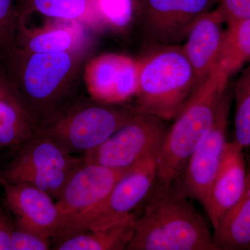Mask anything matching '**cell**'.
Returning <instances> with one entry per match:
<instances>
[{"label": "cell", "mask_w": 250, "mask_h": 250, "mask_svg": "<svg viewBox=\"0 0 250 250\" xmlns=\"http://www.w3.org/2000/svg\"><path fill=\"white\" fill-rule=\"evenodd\" d=\"M26 22L18 21L16 45L27 52H69L93 42V39L87 33L90 30L77 21L54 20L39 29H29Z\"/></svg>", "instance_id": "2e32d148"}, {"label": "cell", "mask_w": 250, "mask_h": 250, "mask_svg": "<svg viewBox=\"0 0 250 250\" xmlns=\"http://www.w3.org/2000/svg\"><path fill=\"white\" fill-rule=\"evenodd\" d=\"M129 170H114L86 162L83 159V163L67 181L56 202L60 213L61 226L54 239L69 225L101 205L118 181Z\"/></svg>", "instance_id": "8fae6325"}, {"label": "cell", "mask_w": 250, "mask_h": 250, "mask_svg": "<svg viewBox=\"0 0 250 250\" xmlns=\"http://www.w3.org/2000/svg\"><path fill=\"white\" fill-rule=\"evenodd\" d=\"M215 0H141L136 25L145 46L180 45Z\"/></svg>", "instance_id": "9c48e42d"}, {"label": "cell", "mask_w": 250, "mask_h": 250, "mask_svg": "<svg viewBox=\"0 0 250 250\" xmlns=\"http://www.w3.org/2000/svg\"><path fill=\"white\" fill-rule=\"evenodd\" d=\"M227 25L217 65L231 77L250 62V18Z\"/></svg>", "instance_id": "44dd1931"}, {"label": "cell", "mask_w": 250, "mask_h": 250, "mask_svg": "<svg viewBox=\"0 0 250 250\" xmlns=\"http://www.w3.org/2000/svg\"><path fill=\"white\" fill-rule=\"evenodd\" d=\"M217 8L227 24L250 18V0H220Z\"/></svg>", "instance_id": "484cf974"}, {"label": "cell", "mask_w": 250, "mask_h": 250, "mask_svg": "<svg viewBox=\"0 0 250 250\" xmlns=\"http://www.w3.org/2000/svg\"><path fill=\"white\" fill-rule=\"evenodd\" d=\"M230 77L218 65L192 93L174 118L157 156V181L174 183L214 125Z\"/></svg>", "instance_id": "3957f363"}, {"label": "cell", "mask_w": 250, "mask_h": 250, "mask_svg": "<svg viewBox=\"0 0 250 250\" xmlns=\"http://www.w3.org/2000/svg\"><path fill=\"white\" fill-rule=\"evenodd\" d=\"M147 197L128 250H218L205 219L177 183L159 182Z\"/></svg>", "instance_id": "7a4b0ae2"}, {"label": "cell", "mask_w": 250, "mask_h": 250, "mask_svg": "<svg viewBox=\"0 0 250 250\" xmlns=\"http://www.w3.org/2000/svg\"><path fill=\"white\" fill-rule=\"evenodd\" d=\"M136 110L174 119L197 89L195 75L180 45L147 46L139 58Z\"/></svg>", "instance_id": "277c9868"}, {"label": "cell", "mask_w": 250, "mask_h": 250, "mask_svg": "<svg viewBox=\"0 0 250 250\" xmlns=\"http://www.w3.org/2000/svg\"><path fill=\"white\" fill-rule=\"evenodd\" d=\"M136 214L126 220L101 229L88 230L75 233L57 242V250H126L134 232Z\"/></svg>", "instance_id": "ac0fdd59"}, {"label": "cell", "mask_w": 250, "mask_h": 250, "mask_svg": "<svg viewBox=\"0 0 250 250\" xmlns=\"http://www.w3.org/2000/svg\"><path fill=\"white\" fill-rule=\"evenodd\" d=\"M136 108L100 103L93 99L66 103L41 123L37 131L70 154L85 155L127 123Z\"/></svg>", "instance_id": "5b68a950"}, {"label": "cell", "mask_w": 250, "mask_h": 250, "mask_svg": "<svg viewBox=\"0 0 250 250\" xmlns=\"http://www.w3.org/2000/svg\"><path fill=\"white\" fill-rule=\"evenodd\" d=\"M218 250H250V172L244 194L213 228Z\"/></svg>", "instance_id": "d6986e66"}, {"label": "cell", "mask_w": 250, "mask_h": 250, "mask_svg": "<svg viewBox=\"0 0 250 250\" xmlns=\"http://www.w3.org/2000/svg\"><path fill=\"white\" fill-rule=\"evenodd\" d=\"M15 221L0 207V250H11V236Z\"/></svg>", "instance_id": "4316f807"}, {"label": "cell", "mask_w": 250, "mask_h": 250, "mask_svg": "<svg viewBox=\"0 0 250 250\" xmlns=\"http://www.w3.org/2000/svg\"><path fill=\"white\" fill-rule=\"evenodd\" d=\"M38 128L39 125L14 100L0 99V147L22 146Z\"/></svg>", "instance_id": "ffe728a7"}, {"label": "cell", "mask_w": 250, "mask_h": 250, "mask_svg": "<svg viewBox=\"0 0 250 250\" xmlns=\"http://www.w3.org/2000/svg\"><path fill=\"white\" fill-rule=\"evenodd\" d=\"M83 161V157L67 152L37 131L22 145L0 179L33 186L57 200L67 181Z\"/></svg>", "instance_id": "8992f818"}, {"label": "cell", "mask_w": 250, "mask_h": 250, "mask_svg": "<svg viewBox=\"0 0 250 250\" xmlns=\"http://www.w3.org/2000/svg\"><path fill=\"white\" fill-rule=\"evenodd\" d=\"M225 24L218 8L211 10L197 20L182 43L193 70L196 88L217 65L226 29Z\"/></svg>", "instance_id": "5bb4252c"}, {"label": "cell", "mask_w": 250, "mask_h": 250, "mask_svg": "<svg viewBox=\"0 0 250 250\" xmlns=\"http://www.w3.org/2000/svg\"><path fill=\"white\" fill-rule=\"evenodd\" d=\"M243 150L233 141L227 143L221 166L210 190L207 211L213 228L244 194L248 172Z\"/></svg>", "instance_id": "9a60e30c"}, {"label": "cell", "mask_w": 250, "mask_h": 250, "mask_svg": "<svg viewBox=\"0 0 250 250\" xmlns=\"http://www.w3.org/2000/svg\"><path fill=\"white\" fill-rule=\"evenodd\" d=\"M15 3L18 21L27 22L36 13L51 20L77 21L93 32L106 30L95 0H15Z\"/></svg>", "instance_id": "e0dca14e"}, {"label": "cell", "mask_w": 250, "mask_h": 250, "mask_svg": "<svg viewBox=\"0 0 250 250\" xmlns=\"http://www.w3.org/2000/svg\"><path fill=\"white\" fill-rule=\"evenodd\" d=\"M18 25L15 0H0V54L17 47Z\"/></svg>", "instance_id": "cb8c5ba5"}, {"label": "cell", "mask_w": 250, "mask_h": 250, "mask_svg": "<svg viewBox=\"0 0 250 250\" xmlns=\"http://www.w3.org/2000/svg\"><path fill=\"white\" fill-rule=\"evenodd\" d=\"M10 98L12 99L10 97L9 93H8L7 90H6V87L0 80V99Z\"/></svg>", "instance_id": "83f0119b"}, {"label": "cell", "mask_w": 250, "mask_h": 250, "mask_svg": "<svg viewBox=\"0 0 250 250\" xmlns=\"http://www.w3.org/2000/svg\"><path fill=\"white\" fill-rule=\"evenodd\" d=\"M168 129L164 120L136 110L127 123L83 155V159L114 170H129L149 156L159 154Z\"/></svg>", "instance_id": "52a82bcc"}, {"label": "cell", "mask_w": 250, "mask_h": 250, "mask_svg": "<svg viewBox=\"0 0 250 250\" xmlns=\"http://www.w3.org/2000/svg\"><path fill=\"white\" fill-rule=\"evenodd\" d=\"M234 141L243 149L250 147V63L242 72L233 91Z\"/></svg>", "instance_id": "603a6c76"}, {"label": "cell", "mask_w": 250, "mask_h": 250, "mask_svg": "<svg viewBox=\"0 0 250 250\" xmlns=\"http://www.w3.org/2000/svg\"><path fill=\"white\" fill-rule=\"evenodd\" d=\"M6 205L12 211L15 223L49 238L57 236L61 226L57 202L47 192L24 183L0 179Z\"/></svg>", "instance_id": "4fadbf2b"}, {"label": "cell", "mask_w": 250, "mask_h": 250, "mask_svg": "<svg viewBox=\"0 0 250 250\" xmlns=\"http://www.w3.org/2000/svg\"><path fill=\"white\" fill-rule=\"evenodd\" d=\"M50 238L15 223L11 236V250H47Z\"/></svg>", "instance_id": "d4e9b609"}, {"label": "cell", "mask_w": 250, "mask_h": 250, "mask_svg": "<svg viewBox=\"0 0 250 250\" xmlns=\"http://www.w3.org/2000/svg\"><path fill=\"white\" fill-rule=\"evenodd\" d=\"M157 156H149L126 171L101 205L67 227L56 241L88 230L109 228L126 220L154 187L157 179Z\"/></svg>", "instance_id": "ba28073f"}, {"label": "cell", "mask_w": 250, "mask_h": 250, "mask_svg": "<svg viewBox=\"0 0 250 250\" xmlns=\"http://www.w3.org/2000/svg\"><path fill=\"white\" fill-rule=\"evenodd\" d=\"M93 48V42L69 52L36 53L16 47L0 54V79L39 126L67 103Z\"/></svg>", "instance_id": "6da1fadb"}, {"label": "cell", "mask_w": 250, "mask_h": 250, "mask_svg": "<svg viewBox=\"0 0 250 250\" xmlns=\"http://www.w3.org/2000/svg\"><path fill=\"white\" fill-rule=\"evenodd\" d=\"M106 30L125 34L136 24L141 0H95Z\"/></svg>", "instance_id": "7402d4cb"}, {"label": "cell", "mask_w": 250, "mask_h": 250, "mask_svg": "<svg viewBox=\"0 0 250 250\" xmlns=\"http://www.w3.org/2000/svg\"><path fill=\"white\" fill-rule=\"evenodd\" d=\"M139 72V59L106 54L89 59L83 77L92 99L102 103L121 104L136 96Z\"/></svg>", "instance_id": "7c38bea8"}, {"label": "cell", "mask_w": 250, "mask_h": 250, "mask_svg": "<svg viewBox=\"0 0 250 250\" xmlns=\"http://www.w3.org/2000/svg\"><path fill=\"white\" fill-rule=\"evenodd\" d=\"M231 100L228 88L220 101L213 127L190 156L183 173L175 182L184 196L196 200L206 212L228 143L227 131Z\"/></svg>", "instance_id": "30bf717a"}]
</instances>
